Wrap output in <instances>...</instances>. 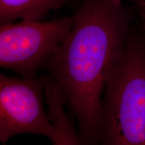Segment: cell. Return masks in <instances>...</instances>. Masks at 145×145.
<instances>
[{
    "label": "cell",
    "instance_id": "obj_2",
    "mask_svg": "<svg viewBox=\"0 0 145 145\" xmlns=\"http://www.w3.org/2000/svg\"><path fill=\"white\" fill-rule=\"evenodd\" d=\"M98 143L145 145V40L135 35L107 81L101 102Z\"/></svg>",
    "mask_w": 145,
    "mask_h": 145
},
{
    "label": "cell",
    "instance_id": "obj_4",
    "mask_svg": "<svg viewBox=\"0 0 145 145\" xmlns=\"http://www.w3.org/2000/svg\"><path fill=\"white\" fill-rule=\"evenodd\" d=\"M46 81L0 74V141L18 134L44 136L52 140L54 128L43 107Z\"/></svg>",
    "mask_w": 145,
    "mask_h": 145
},
{
    "label": "cell",
    "instance_id": "obj_1",
    "mask_svg": "<svg viewBox=\"0 0 145 145\" xmlns=\"http://www.w3.org/2000/svg\"><path fill=\"white\" fill-rule=\"evenodd\" d=\"M132 13L121 0H83L70 33L48 63L77 118L82 144H97L107 81L127 39Z\"/></svg>",
    "mask_w": 145,
    "mask_h": 145
},
{
    "label": "cell",
    "instance_id": "obj_3",
    "mask_svg": "<svg viewBox=\"0 0 145 145\" xmlns=\"http://www.w3.org/2000/svg\"><path fill=\"white\" fill-rule=\"evenodd\" d=\"M72 23V17L65 16L46 22L22 20L1 24L0 66L33 78L67 38Z\"/></svg>",
    "mask_w": 145,
    "mask_h": 145
},
{
    "label": "cell",
    "instance_id": "obj_6",
    "mask_svg": "<svg viewBox=\"0 0 145 145\" xmlns=\"http://www.w3.org/2000/svg\"><path fill=\"white\" fill-rule=\"evenodd\" d=\"M68 0H0V23L18 19L40 21L52 11L59 10Z\"/></svg>",
    "mask_w": 145,
    "mask_h": 145
},
{
    "label": "cell",
    "instance_id": "obj_5",
    "mask_svg": "<svg viewBox=\"0 0 145 145\" xmlns=\"http://www.w3.org/2000/svg\"><path fill=\"white\" fill-rule=\"evenodd\" d=\"M44 95L48 111L47 116L54 128L52 142L55 145L82 144L79 132L76 130L65 110L67 99L61 86L54 78L46 81Z\"/></svg>",
    "mask_w": 145,
    "mask_h": 145
}]
</instances>
